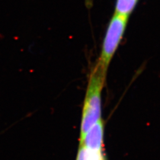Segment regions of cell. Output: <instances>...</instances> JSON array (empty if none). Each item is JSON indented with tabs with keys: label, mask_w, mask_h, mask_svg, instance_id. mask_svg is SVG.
Segmentation results:
<instances>
[{
	"label": "cell",
	"mask_w": 160,
	"mask_h": 160,
	"mask_svg": "<svg viewBox=\"0 0 160 160\" xmlns=\"http://www.w3.org/2000/svg\"><path fill=\"white\" fill-rule=\"evenodd\" d=\"M128 20V17L114 14L109 23L103 40L101 54L97 63V65L106 71L122 39Z\"/></svg>",
	"instance_id": "7a4b0ae2"
},
{
	"label": "cell",
	"mask_w": 160,
	"mask_h": 160,
	"mask_svg": "<svg viewBox=\"0 0 160 160\" xmlns=\"http://www.w3.org/2000/svg\"><path fill=\"white\" fill-rule=\"evenodd\" d=\"M103 137L104 124L101 119L89 129L80 145H83L88 150L103 151Z\"/></svg>",
	"instance_id": "3957f363"
},
{
	"label": "cell",
	"mask_w": 160,
	"mask_h": 160,
	"mask_svg": "<svg viewBox=\"0 0 160 160\" xmlns=\"http://www.w3.org/2000/svg\"><path fill=\"white\" fill-rule=\"evenodd\" d=\"M106 74L107 71L97 64L91 72L83 106L80 144L89 129L102 119V93Z\"/></svg>",
	"instance_id": "6da1fadb"
},
{
	"label": "cell",
	"mask_w": 160,
	"mask_h": 160,
	"mask_svg": "<svg viewBox=\"0 0 160 160\" xmlns=\"http://www.w3.org/2000/svg\"><path fill=\"white\" fill-rule=\"evenodd\" d=\"M138 1L117 0L114 14L128 18L137 5Z\"/></svg>",
	"instance_id": "277c9868"
},
{
	"label": "cell",
	"mask_w": 160,
	"mask_h": 160,
	"mask_svg": "<svg viewBox=\"0 0 160 160\" xmlns=\"http://www.w3.org/2000/svg\"><path fill=\"white\" fill-rule=\"evenodd\" d=\"M86 160H106L103 151H92L86 148Z\"/></svg>",
	"instance_id": "5b68a950"
}]
</instances>
